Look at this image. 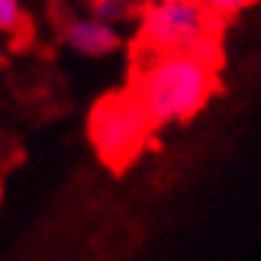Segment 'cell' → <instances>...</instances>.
I'll return each instance as SVG.
<instances>
[{"label":"cell","mask_w":261,"mask_h":261,"mask_svg":"<svg viewBox=\"0 0 261 261\" xmlns=\"http://www.w3.org/2000/svg\"><path fill=\"white\" fill-rule=\"evenodd\" d=\"M94 10H97V16L100 19H119V16H126L129 13V0H94Z\"/></svg>","instance_id":"cell-6"},{"label":"cell","mask_w":261,"mask_h":261,"mask_svg":"<svg viewBox=\"0 0 261 261\" xmlns=\"http://www.w3.org/2000/svg\"><path fill=\"white\" fill-rule=\"evenodd\" d=\"M65 42H68V48H74L77 55L103 58V55L119 48V33L107 19L87 16V19H71V23L65 26Z\"/></svg>","instance_id":"cell-4"},{"label":"cell","mask_w":261,"mask_h":261,"mask_svg":"<svg viewBox=\"0 0 261 261\" xmlns=\"http://www.w3.org/2000/svg\"><path fill=\"white\" fill-rule=\"evenodd\" d=\"M133 94L152 126L187 123L213 94V65L203 52H148Z\"/></svg>","instance_id":"cell-1"},{"label":"cell","mask_w":261,"mask_h":261,"mask_svg":"<svg viewBox=\"0 0 261 261\" xmlns=\"http://www.w3.org/2000/svg\"><path fill=\"white\" fill-rule=\"evenodd\" d=\"M19 26V0H0V33Z\"/></svg>","instance_id":"cell-7"},{"label":"cell","mask_w":261,"mask_h":261,"mask_svg":"<svg viewBox=\"0 0 261 261\" xmlns=\"http://www.w3.org/2000/svg\"><path fill=\"white\" fill-rule=\"evenodd\" d=\"M213 13L200 0H155L142 16V45L148 52H203Z\"/></svg>","instance_id":"cell-2"},{"label":"cell","mask_w":261,"mask_h":261,"mask_svg":"<svg viewBox=\"0 0 261 261\" xmlns=\"http://www.w3.org/2000/svg\"><path fill=\"white\" fill-rule=\"evenodd\" d=\"M200 4H203L216 19H226V16L242 13V10H245V7H252L255 0H200Z\"/></svg>","instance_id":"cell-5"},{"label":"cell","mask_w":261,"mask_h":261,"mask_svg":"<svg viewBox=\"0 0 261 261\" xmlns=\"http://www.w3.org/2000/svg\"><path fill=\"white\" fill-rule=\"evenodd\" d=\"M148 129H152V119L145 116V110L136 100V94H113V97L100 100L94 107V113H90L94 148L110 165L129 162L142 148Z\"/></svg>","instance_id":"cell-3"}]
</instances>
